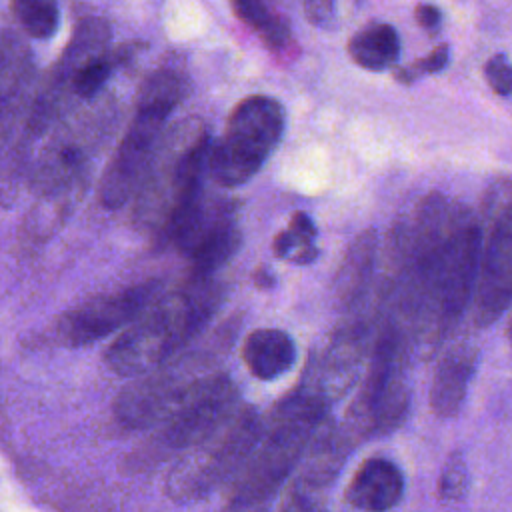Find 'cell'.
<instances>
[{"mask_svg":"<svg viewBox=\"0 0 512 512\" xmlns=\"http://www.w3.org/2000/svg\"><path fill=\"white\" fill-rule=\"evenodd\" d=\"M218 306L210 278L192 280L158 296L106 350V364L120 376L138 378L170 362L208 322Z\"/></svg>","mask_w":512,"mask_h":512,"instance_id":"6da1fadb","label":"cell"},{"mask_svg":"<svg viewBox=\"0 0 512 512\" xmlns=\"http://www.w3.org/2000/svg\"><path fill=\"white\" fill-rule=\"evenodd\" d=\"M324 412V400L312 390H298L284 398L264 420L258 442L230 478L228 504L264 506L300 462Z\"/></svg>","mask_w":512,"mask_h":512,"instance_id":"7a4b0ae2","label":"cell"},{"mask_svg":"<svg viewBox=\"0 0 512 512\" xmlns=\"http://www.w3.org/2000/svg\"><path fill=\"white\" fill-rule=\"evenodd\" d=\"M186 88L184 76L174 70H158L146 80L136 114L100 182V202L106 208L122 206L140 190L164 124L186 96Z\"/></svg>","mask_w":512,"mask_h":512,"instance_id":"3957f363","label":"cell"},{"mask_svg":"<svg viewBox=\"0 0 512 512\" xmlns=\"http://www.w3.org/2000/svg\"><path fill=\"white\" fill-rule=\"evenodd\" d=\"M262 430L264 420L252 408H236L222 426L176 458L166 478L168 496L176 502H192L220 484H228L252 452Z\"/></svg>","mask_w":512,"mask_h":512,"instance_id":"277c9868","label":"cell"},{"mask_svg":"<svg viewBox=\"0 0 512 512\" xmlns=\"http://www.w3.org/2000/svg\"><path fill=\"white\" fill-rule=\"evenodd\" d=\"M238 408L234 382L224 374H208L198 380L178 404L156 424L148 440L130 458L132 466H154L182 456L210 436Z\"/></svg>","mask_w":512,"mask_h":512,"instance_id":"5b68a950","label":"cell"},{"mask_svg":"<svg viewBox=\"0 0 512 512\" xmlns=\"http://www.w3.org/2000/svg\"><path fill=\"white\" fill-rule=\"evenodd\" d=\"M284 106L270 96L254 94L232 110L222 138L210 148L208 174L226 188L242 186L264 166L282 140Z\"/></svg>","mask_w":512,"mask_h":512,"instance_id":"8992f818","label":"cell"},{"mask_svg":"<svg viewBox=\"0 0 512 512\" xmlns=\"http://www.w3.org/2000/svg\"><path fill=\"white\" fill-rule=\"evenodd\" d=\"M406 410L408 390L400 368V336L394 326H384L368 378L352 408V420L364 432H388L402 422Z\"/></svg>","mask_w":512,"mask_h":512,"instance_id":"52a82bcc","label":"cell"},{"mask_svg":"<svg viewBox=\"0 0 512 512\" xmlns=\"http://www.w3.org/2000/svg\"><path fill=\"white\" fill-rule=\"evenodd\" d=\"M158 282L136 284L84 302L60 322V336L70 346H88L130 326L156 298Z\"/></svg>","mask_w":512,"mask_h":512,"instance_id":"ba28073f","label":"cell"},{"mask_svg":"<svg viewBox=\"0 0 512 512\" xmlns=\"http://www.w3.org/2000/svg\"><path fill=\"white\" fill-rule=\"evenodd\" d=\"M512 304V204L496 218L474 286V318L478 326L494 324Z\"/></svg>","mask_w":512,"mask_h":512,"instance_id":"9c48e42d","label":"cell"},{"mask_svg":"<svg viewBox=\"0 0 512 512\" xmlns=\"http://www.w3.org/2000/svg\"><path fill=\"white\" fill-rule=\"evenodd\" d=\"M242 234L226 204L206 200L200 214L172 242L192 264V276L210 278L240 248Z\"/></svg>","mask_w":512,"mask_h":512,"instance_id":"30bf717a","label":"cell"},{"mask_svg":"<svg viewBox=\"0 0 512 512\" xmlns=\"http://www.w3.org/2000/svg\"><path fill=\"white\" fill-rule=\"evenodd\" d=\"M404 494L400 468L386 458L366 460L348 486V502L364 512H386Z\"/></svg>","mask_w":512,"mask_h":512,"instance_id":"8fae6325","label":"cell"},{"mask_svg":"<svg viewBox=\"0 0 512 512\" xmlns=\"http://www.w3.org/2000/svg\"><path fill=\"white\" fill-rule=\"evenodd\" d=\"M474 364L476 352L470 346H458L444 354L430 386V408L436 416L450 418L460 412L468 382L474 374Z\"/></svg>","mask_w":512,"mask_h":512,"instance_id":"7c38bea8","label":"cell"},{"mask_svg":"<svg viewBox=\"0 0 512 512\" xmlns=\"http://www.w3.org/2000/svg\"><path fill=\"white\" fill-rule=\"evenodd\" d=\"M296 358V346L290 334L278 328H260L248 334L242 346L246 368L260 380L282 376Z\"/></svg>","mask_w":512,"mask_h":512,"instance_id":"4fadbf2b","label":"cell"},{"mask_svg":"<svg viewBox=\"0 0 512 512\" xmlns=\"http://www.w3.org/2000/svg\"><path fill=\"white\" fill-rule=\"evenodd\" d=\"M346 434L338 428L322 430V422L316 428L312 440L308 442L300 462H302V476L300 482L306 488H318L330 482L336 474L344 454H346Z\"/></svg>","mask_w":512,"mask_h":512,"instance_id":"5bb4252c","label":"cell"},{"mask_svg":"<svg viewBox=\"0 0 512 512\" xmlns=\"http://www.w3.org/2000/svg\"><path fill=\"white\" fill-rule=\"evenodd\" d=\"M348 54L366 70H386L400 56V38L390 24H370L350 38Z\"/></svg>","mask_w":512,"mask_h":512,"instance_id":"9a60e30c","label":"cell"},{"mask_svg":"<svg viewBox=\"0 0 512 512\" xmlns=\"http://www.w3.org/2000/svg\"><path fill=\"white\" fill-rule=\"evenodd\" d=\"M238 20L250 26L272 52H284L292 44V30L282 14L272 12L264 0H230Z\"/></svg>","mask_w":512,"mask_h":512,"instance_id":"2e32d148","label":"cell"},{"mask_svg":"<svg viewBox=\"0 0 512 512\" xmlns=\"http://www.w3.org/2000/svg\"><path fill=\"white\" fill-rule=\"evenodd\" d=\"M274 254L292 264H310L316 260V226L308 214H292L288 226L274 238Z\"/></svg>","mask_w":512,"mask_h":512,"instance_id":"e0dca14e","label":"cell"},{"mask_svg":"<svg viewBox=\"0 0 512 512\" xmlns=\"http://www.w3.org/2000/svg\"><path fill=\"white\" fill-rule=\"evenodd\" d=\"M376 254V240L372 232L362 234L348 250L346 260L338 274V288L342 298H352L358 294V290L364 288V284L370 278L372 264Z\"/></svg>","mask_w":512,"mask_h":512,"instance_id":"ac0fdd59","label":"cell"},{"mask_svg":"<svg viewBox=\"0 0 512 512\" xmlns=\"http://www.w3.org/2000/svg\"><path fill=\"white\" fill-rule=\"evenodd\" d=\"M12 12L32 38L46 40L58 28V0H12Z\"/></svg>","mask_w":512,"mask_h":512,"instance_id":"d6986e66","label":"cell"},{"mask_svg":"<svg viewBox=\"0 0 512 512\" xmlns=\"http://www.w3.org/2000/svg\"><path fill=\"white\" fill-rule=\"evenodd\" d=\"M468 492V468L460 452L450 454L446 460L440 480H438V498L444 506H458Z\"/></svg>","mask_w":512,"mask_h":512,"instance_id":"ffe728a7","label":"cell"},{"mask_svg":"<svg viewBox=\"0 0 512 512\" xmlns=\"http://www.w3.org/2000/svg\"><path fill=\"white\" fill-rule=\"evenodd\" d=\"M112 66L106 60H90L74 74V90L82 98H92L110 78Z\"/></svg>","mask_w":512,"mask_h":512,"instance_id":"44dd1931","label":"cell"},{"mask_svg":"<svg viewBox=\"0 0 512 512\" xmlns=\"http://www.w3.org/2000/svg\"><path fill=\"white\" fill-rule=\"evenodd\" d=\"M450 60V46L448 44H438L436 48H432L424 58L416 60L410 68H402L396 72L398 80L408 84L412 82L416 76H422V74H436L440 70L446 68Z\"/></svg>","mask_w":512,"mask_h":512,"instance_id":"7402d4cb","label":"cell"},{"mask_svg":"<svg viewBox=\"0 0 512 512\" xmlns=\"http://www.w3.org/2000/svg\"><path fill=\"white\" fill-rule=\"evenodd\" d=\"M484 76L496 94L500 96L512 94V66L504 54H496L486 62Z\"/></svg>","mask_w":512,"mask_h":512,"instance_id":"603a6c76","label":"cell"},{"mask_svg":"<svg viewBox=\"0 0 512 512\" xmlns=\"http://www.w3.org/2000/svg\"><path fill=\"white\" fill-rule=\"evenodd\" d=\"M306 18L322 28H328L336 20V0H302Z\"/></svg>","mask_w":512,"mask_h":512,"instance_id":"cb8c5ba5","label":"cell"},{"mask_svg":"<svg viewBox=\"0 0 512 512\" xmlns=\"http://www.w3.org/2000/svg\"><path fill=\"white\" fill-rule=\"evenodd\" d=\"M414 16H416V22L426 30H436L440 26V20H442L440 10L432 4H418Z\"/></svg>","mask_w":512,"mask_h":512,"instance_id":"d4e9b609","label":"cell"},{"mask_svg":"<svg viewBox=\"0 0 512 512\" xmlns=\"http://www.w3.org/2000/svg\"><path fill=\"white\" fill-rule=\"evenodd\" d=\"M280 512H310V506H308V500H306V496L302 492H292L284 500Z\"/></svg>","mask_w":512,"mask_h":512,"instance_id":"484cf974","label":"cell"},{"mask_svg":"<svg viewBox=\"0 0 512 512\" xmlns=\"http://www.w3.org/2000/svg\"><path fill=\"white\" fill-rule=\"evenodd\" d=\"M254 280H256V286L260 288H268L274 284V276L266 268H258L254 274Z\"/></svg>","mask_w":512,"mask_h":512,"instance_id":"4316f807","label":"cell"},{"mask_svg":"<svg viewBox=\"0 0 512 512\" xmlns=\"http://www.w3.org/2000/svg\"><path fill=\"white\" fill-rule=\"evenodd\" d=\"M224 512H264V506H246V504H228Z\"/></svg>","mask_w":512,"mask_h":512,"instance_id":"83f0119b","label":"cell"},{"mask_svg":"<svg viewBox=\"0 0 512 512\" xmlns=\"http://www.w3.org/2000/svg\"><path fill=\"white\" fill-rule=\"evenodd\" d=\"M508 340H510V344H512V320H510V324H508Z\"/></svg>","mask_w":512,"mask_h":512,"instance_id":"f1b7e54d","label":"cell"}]
</instances>
